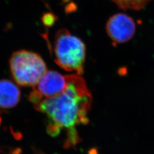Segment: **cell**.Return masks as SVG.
Segmentation results:
<instances>
[{"label":"cell","mask_w":154,"mask_h":154,"mask_svg":"<svg viewBox=\"0 0 154 154\" xmlns=\"http://www.w3.org/2000/svg\"><path fill=\"white\" fill-rule=\"evenodd\" d=\"M121 9L139 11L148 4L151 0H110Z\"/></svg>","instance_id":"obj_7"},{"label":"cell","mask_w":154,"mask_h":154,"mask_svg":"<svg viewBox=\"0 0 154 154\" xmlns=\"http://www.w3.org/2000/svg\"><path fill=\"white\" fill-rule=\"evenodd\" d=\"M106 32L114 44L126 42L135 33V23L130 17L118 13L111 17L106 23Z\"/></svg>","instance_id":"obj_5"},{"label":"cell","mask_w":154,"mask_h":154,"mask_svg":"<svg viewBox=\"0 0 154 154\" xmlns=\"http://www.w3.org/2000/svg\"><path fill=\"white\" fill-rule=\"evenodd\" d=\"M12 134L14 138L16 140H21L22 138V135L21 134H19L17 132H12Z\"/></svg>","instance_id":"obj_8"},{"label":"cell","mask_w":154,"mask_h":154,"mask_svg":"<svg viewBox=\"0 0 154 154\" xmlns=\"http://www.w3.org/2000/svg\"><path fill=\"white\" fill-rule=\"evenodd\" d=\"M92 101V95L85 80L81 75L74 74L69 75L67 86L62 93L42 100L34 107L49 118V135L57 137L65 130L64 147H75L81 141L78 127L88 123Z\"/></svg>","instance_id":"obj_1"},{"label":"cell","mask_w":154,"mask_h":154,"mask_svg":"<svg viewBox=\"0 0 154 154\" xmlns=\"http://www.w3.org/2000/svg\"><path fill=\"white\" fill-rule=\"evenodd\" d=\"M9 64L13 78L22 86L34 87L48 71L46 65L40 55L25 50L14 52Z\"/></svg>","instance_id":"obj_3"},{"label":"cell","mask_w":154,"mask_h":154,"mask_svg":"<svg viewBox=\"0 0 154 154\" xmlns=\"http://www.w3.org/2000/svg\"><path fill=\"white\" fill-rule=\"evenodd\" d=\"M22 152V149L20 148H17L11 151V154H20Z\"/></svg>","instance_id":"obj_9"},{"label":"cell","mask_w":154,"mask_h":154,"mask_svg":"<svg viewBox=\"0 0 154 154\" xmlns=\"http://www.w3.org/2000/svg\"><path fill=\"white\" fill-rule=\"evenodd\" d=\"M69 75H62L55 71H47L38 84L33 87L29 100L34 106L42 100L51 98L62 93L67 86Z\"/></svg>","instance_id":"obj_4"},{"label":"cell","mask_w":154,"mask_h":154,"mask_svg":"<svg viewBox=\"0 0 154 154\" xmlns=\"http://www.w3.org/2000/svg\"><path fill=\"white\" fill-rule=\"evenodd\" d=\"M54 44L55 63L67 72L83 74L86 49L82 41L62 29L56 34Z\"/></svg>","instance_id":"obj_2"},{"label":"cell","mask_w":154,"mask_h":154,"mask_svg":"<svg viewBox=\"0 0 154 154\" xmlns=\"http://www.w3.org/2000/svg\"><path fill=\"white\" fill-rule=\"evenodd\" d=\"M21 98V91L15 83L8 79L0 80V109L15 107Z\"/></svg>","instance_id":"obj_6"}]
</instances>
